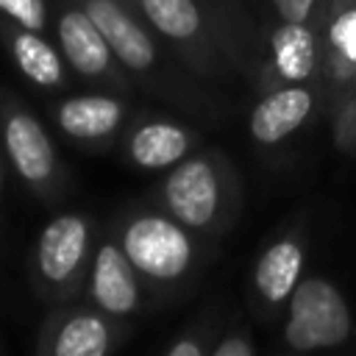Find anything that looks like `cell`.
I'll return each instance as SVG.
<instances>
[{
    "mask_svg": "<svg viewBox=\"0 0 356 356\" xmlns=\"http://www.w3.org/2000/svg\"><path fill=\"white\" fill-rule=\"evenodd\" d=\"M353 325L342 292L325 278H300L289 295L284 339L292 350H323L348 342Z\"/></svg>",
    "mask_w": 356,
    "mask_h": 356,
    "instance_id": "6da1fadb",
    "label": "cell"
},
{
    "mask_svg": "<svg viewBox=\"0 0 356 356\" xmlns=\"http://www.w3.org/2000/svg\"><path fill=\"white\" fill-rule=\"evenodd\" d=\"M120 245L139 275L159 284L178 281L195 261V242L189 228L172 214H136L122 228Z\"/></svg>",
    "mask_w": 356,
    "mask_h": 356,
    "instance_id": "7a4b0ae2",
    "label": "cell"
},
{
    "mask_svg": "<svg viewBox=\"0 0 356 356\" xmlns=\"http://www.w3.org/2000/svg\"><path fill=\"white\" fill-rule=\"evenodd\" d=\"M161 203L186 228H211L228 206L225 164L211 153L181 159L161 184Z\"/></svg>",
    "mask_w": 356,
    "mask_h": 356,
    "instance_id": "3957f363",
    "label": "cell"
},
{
    "mask_svg": "<svg viewBox=\"0 0 356 356\" xmlns=\"http://www.w3.org/2000/svg\"><path fill=\"white\" fill-rule=\"evenodd\" d=\"M89 253V222L78 211L56 214L33 248V270L53 292H67L83 273Z\"/></svg>",
    "mask_w": 356,
    "mask_h": 356,
    "instance_id": "277c9868",
    "label": "cell"
},
{
    "mask_svg": "<svg viewBox=\"0 0 356 356\" xmlns=\"http://www.w3.org/2000/svg\"><path fill=\"white\" fill-rule=\"evenodd\" d=\"M3 145L6 156L19 178L33 189H47L56 178L58 161L44 125L22 106H6L3 111Z\"/></svg>",
    "mask_w": 356,
    "mask_h": 356,
    "instance_id": "5b68a950",
    "label": "cell"
},
{
    "mask_svg": "<svg viewBox=\"0 0 356 356\" xmlns=\"http://www.w3.org/2000/svg\"><path fill=\"white\" fill-rule=\"evenodd\" d=\"M108 42L114 58L131 72L156 67V42L120 0H75Z\"/></svg>",
    "mask_w": 356,
    "mask_h": 356,
    "instance_id": "8992f818",
    "label": "cell"
},
{
    "mask_svg": "<svg viewBox=\"0 0 356 356\" xmlns=\"http://www.w3.org/2000/svg\"><path fill=\"white\" fill-rule=\"evenodd\" d=\"M139 270L117 242H103L89 267V298L108 317H128L139 306Z\"/></svg>",
    "mask_w": 356,
    "mask_h": 356,
    "instance_id": "52a82bcc",
    "label": "cell"
},
{
    "mask_svg": "<svg viewBox=\"0 0 356 356\" xmlns=\"http://www.w3.org/2000/svg\"><path fill=\"white\" fill-rule=\"evenodd\" d=\"M58 47L64 61L83 78H108L117 61L92 17L75 3L58 14Z\"/></svg>",
    "mask_w": 356,
    "mask_h": 356,
    "instance_id": "ba28073f",
    "label": "cell"
},
{
    "mask_svg": "<svg viewBox=\"0 0 356 356\" xmlns=\"http://www.w3.org/2000/svg\"><path fill=\"white\" fill-rule=\"evenodd\" d=\"M312 111H314L312 92L303 89L300 83H289V86H281L264 95L253 106L248 128L259 145H278L292 131H298L309 120Z\"/></svg>",
    "mask_w": 356,
    "mask_h": 356,
    "instance_id": "9c48e42d",
    "label": "cell"
},
{
    "mask_svg": "<svg viewBox=\"0 0 356 356\" xmlns=\"http://www.w3.org/2000/svg\"><path fill=\"white\" fill-rule=\"evenodd\" d=\"M114 334L103 314L78 309L64 317H53L42 337V350L53 356H106Z\"/></svg>",
    "mask_w": 356,
    "mask_h": 356,
    "instance_id": "30bf717a",
    "label": "cell"
},
{
    "mask_svg": "<svg viewBox=\"0 0 356 356\" xmlns=\"http://www.w3.org/2000/svg\"><path fill=\"white\" fill-rule=\"evenodd\" d=\"M122 117H125V106L111 95H75L58 103L56 108L58 128L67 136L83 142L111 136L120 128Z\"/></svg>",
    "mask_w": 356,
    "mask_h": 356,
    "instance_id": "8fae6325",
    "label": "cell"
},
{
    "mask_svg": "<svg viewBox=\"0 0 356 356\" xmlns=\"http://www.w3.org/2000/svg\"><path fill=\"white\" fill-rule=\"evenodd\" d=\"M192 131L170 120L142 122L128 139V159L142 170H167L186 159Z\"/></svg>",
    "mask_w": 356,
    "mask_h": 356,
    "instance_id": "7c38bea8",
    "label": "cell"
},
{
    "mask_svg": "<svg viewBox=\"0 0 356 356\" xmlns=\"http://www.w3.org/2000/svg\"><path fill=\"white\" fill-rule=\"evenodd\" d=\"M303 261H306V250L295 236H281L275 239L261 259L256 261V273H253V284L261 300L267 303H281L289 300L292 289L300 281L303 273Z\"/></svg>",
    "mask_w": 356,
    "mask_h": 356,
    "instance_id": "4fadbf2b",
    "label": "cell"
},
{
    "mask_svg": "<svg viewBox=\"0 0 356 356\" xmlns=\"http://www.w3.org/2000/svg\"><path fill=\"white\" fill-rule=\"evenodd\" d=\"M8 53L17 64V70L42 89H58L64 86V56L39 33L22 25H14L6 31Z\"/></svg>",
    "mask_w": 356,
    "mask_h": 356,
    "instance_id": "5bb4252c",
    "label": "cell"
},
{
    "mask_svg": "<svg viewBox=\"0 0 356 356\" xmlns=\"http://www.w3.org/2000/svg\"><path fill=\"white\" fill-rule=\"evenodd\" d=\"M273 67L289 83H303L317 64V42L306 22H284L270 39Z\"/></svg>",
    "mask_w": 356,
    "mask_h": 356,
    "instance_id": "9a60e30c",
    "label": "cell"
},
{
    "mask_svg": "<svg viewBox=\"0 0 356 356\" xmlns=\"http://www.w3.org/2000/svg\"><path fill=\"white\" fill-rule=\"evenodd\" d=\"M142 17L164 39L189 44L203 31V17L195 0H136Z\"/></svg>",
    "mask_w": 356,
    "mask_h": 356,
    "instance_id": "2e32d148",
    "label": "cell"
},
{
    "mask_svg": "<svg viewBox=\"0 0 356 356\" xmlns=\"http://www.w3.org/2000/svg\"><path fill=\"white\" fill-rule=\"evenodd\" d=\"M0 14L8 22L31 28V31H39V33L47 25V6H44V0H0Z\"/></svg>",
    "mask_w": 356,
    "mask_h": 356,
    "instance_id": "e0dca14e",
    "label": "cell"
},
{
    "mask_svg": "<svg viewBox=\"0 0 356 356\" xmlns=\"http://www.w3.org/2000/svg\"><path fill=\"white\" fill-rule=\"evenodd\" d=\"M284 22H309L317 0H270Z\"/></svg>",
    "mask_w": 356,
    "mask_h": 356,
    "instance_id": "ac0fdd59",
    "label": "cell"
},
{
    "mask_svg": "<svg viewBox=\"0 0 356 356\" xmlns=\"http://www.w3.org/2000/svg\"><path fill=\"white\" fill-rule=\"evenodd\" d=\"M256 345L245 334H228L217 345H211V356H253Z\"/></svg>",
    "mask_w": 356,
    "mask_h": 356,
    "instance_id": "d6986e66",
    "label": "cell"
},
{
    "mask_svg": "<svg viewBox=\"0 0 356 356\" xmlns=\"http://www.w3.org/2000/svg\"><path fill=\"white\" fill-rule=\"evenodd\" d=\"M211 348H206L203 342L192 339V337H184L172 345H167V356H206Z\"/></svg>",
    "mask_w": 356,
    "mask_h": 356,
    "instance_id": "ffe728a7",
    "label": "cell"
},
{
    "mask_svg": "<svg viewBox=\"0 0 356 356\" xmlns=\"http://www.w3.org/2000/svg\"><path fill=\"white\" fill-rule=\"evenodd\" d=\"M0 189H3V167H0Z\"/></svg>",
    "mask_w": 356,
    "mask_h": 356,
    "instance_id": "44dd1931",
    "label": "cell"
},
{
    "mask_svg": "<svg viewBox=\"0 0 356 356\" xmlns=\"http://www.w3.org/2000/svg\"><path fill=\"white\" fill-rule=\"evenodd\" d=\"M353 100H356V89H353Z\"/></svg>",
    "mask_w": 356,
    "mask_h": 356,
    "instance_id": "7402d4cb",
    "label": "cell"
}]
</instances>
